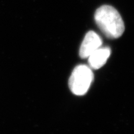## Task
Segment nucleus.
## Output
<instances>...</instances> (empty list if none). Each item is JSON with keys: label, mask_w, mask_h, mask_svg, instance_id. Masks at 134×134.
<instances>
[{"label": "nucleus", "mask_w": 134, "mask_h": 134, "mask_svg": "<svg viewBox=\"0 0 134 134\" xmlns=\"http://www.w3.org/2000/svg\"><path fill=\"white\" fill-rule=\"evenodd\" d=\"M94 19L99 28L105 36L117 38L123 34L124 23L118 11L109 5H104L96 10Z\"/></svg>", "instance_id": "obj_1"}, {"label": "nucleus", "mask_w": 134, "mask_h": 134, "mask_svg": "<svg viewBox=\"0 0 134 134\" xmlns=\"http://www.w3.org/2000/svg\"><path fill=\"white\" fill-rule=\"evenodd\" d=\"M94 79L92 69L87 65L75 67L69 80L70 90L74 94L82 96L88 92Z\"/></svg>", "instance_id": "obj_2"}, {"label": "nucleus", "mask_w": 134, "mask_h": 134, "mask_svg": "<svg viewBox=\"0 0 134 134\" xmlns=\"http://www.w3.org/2000/svg\"><path fill=\"white\" fill-rule=\"evenodd\" d=\"M103 44L101 38L94 31L86 34L80 48V56L82 58H88L89 57L100 48Z\"/></svg>", "instance_id": "obj_3"}, {"label": "nucleus", "mask_w": 134, "mask_h": 134, "mask_svg": "<svg viewBox=\"0 0 134 134\" xmlns=\"http://www.w3.org/2000/svg\"><path fill=\"white\" fill-rule=\"evenodd\" d=\"M110 49L100 47L88 58L89 66L91 69L98 70L105 65L110 57Z\"/></svg>", "instance_id": "obj_4"}]
</instances>
